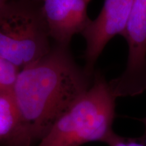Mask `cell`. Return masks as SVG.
I'll return each mask as SVG.
<instances>
[{
    "mask_svg": "<svg viewBox=\"0 0 146 146\" xmlns=\"http://www.w3.org/2000/svg\"><path fill=\"white\" fill-rule=\"evenodd\" d=\"M93 80L75 62L69 47L56 44L47 55L21 69L12 92L21 116L24 145L39 141Z\"/></svg>",
    "mask_w": 146,
    "mask_h": 146,
    "instance_id": "cell-1",
    "label": "cell"
},
{
    "mask_svg": "<svg viewBox=\"0 0 146 146\" xmlns=\"http://www.w3.org/2000/svg\"><path fill=\"white\" fill-rule=\"evenodd\" d=\"M116 98L104 77L95 74L91 87L55 122L37 146L106 143L114 133Z\"/></svg>",
    "mask_w": 146,
    "mask_h": 146,
    "instance_id": "cell-2",
    "label": "cell"
},
{
    "mask_svg": "<svg viewBox=\"0 0 146 146\" xmlns=\"http://www.w3.org/2000/svg\"><path fill=\"white\" fill-rule=\"evenodd\" d=\"M51 41L40 4L10 0L0 10V57L20 70L48 54Z\"/></svg>",
    "mask_w": 146,
    "mask_h": 146,
    "instance_id": "cell-3",
    "label": "cell"
},
{
    "mask_svg": "<svg viewBox=\"0 0 146 146\" xmlns=\"http://www.w3.org/2000/svg\"><path fill=\"white\" fill-rule=\"evenodd\" d=\"M128 60L125 70L109 82L116 98L133 96L146 90V0H133L123 35Z\"/></svg>",
    "mask_w": 146,
    "mask_h": 146,
    "instance_id": "cell-4",
    "label": "cell"
},
{
    "mask_svg": "<svg viewBox=\"0 0 146 146\" xmlns=\"http://www.w3.org/2000/svg\"><path fill=\"white\" fill-rule=\"evenodd\" d=\"M133 0H105L98 17L90 20L81 34L86 42L84 70L94 76V66L107 43L114 36H123Z\"/></svg>",
    "mask_w": 146,
    "mask_h": 146,
    "instance_id": "cell-5",
    "label": "cell"
},
{
    "mask_svg": "<svg viewBox=\"0 0 146 146\" xmlns=\"http://www.w3.org/2000/svg\"><path fill=\"white\" fill-rule=\"evenodd\" d=\"M90 0H44L40 4L49 33L54 44L69 47L74 35L81 33L90 19Z\"/></svg>",
    "mask_w": 146,
    "mask_h": 146,
    "instance_id": "cell-6",
    "label": "cell"
},
{
    "mask_svg": "<svg viewBox=\"0 0 146 146\" xmlns=\"http://www.w3.org/2000/svg\"><path fill=\"white\" fill-rule=\"evenodd\" d=\"M0 141L8 146H25L21 116L12 90L0 92Z\"/></svg>",
    "mask_w": 146,
    "mask_h": 146,
    "instance_id": "cell-7",
    "label": "cell"
},
{
    "mask_svg": "<svg viewBox=\"0 0 146 146\" xmlns=\"http://www.w3.org/2000/svg\"><path fill=\"white\" fill-rule=\"evenodd\" d=\"M20 69L0 57V92L13 89Z\"/></svg>",
    "mask_w": 146,
    "mask_h": 146,
    "instance_id": "cell-8",
    "label": "cell"
},
{
    "mask_svg": "<svg viewBox=\"0 0 146 146\" xmlns=\"http://www.w3.org/2000/svg\"><path fill=\"white\" fill-rule=\"evenodd\" d=\"M106 143H107L109 146H128L127 139L118 135L115 133L110 136Z\"/></svg>",
    "mask_w": 146,
    "mask_h": 146,
    "instance_id": "cell-9",
    "label": "cell"
},
{
    "mask_svg": "<svg viewBox=\"0 0 146 146\" xmlns=\"http://www.w3.org/2000/svg\"><path fill=\"white\" fill-rule=\"evenodd\" d=\"M127 143L128 146H146L143 140L140 141V140L128 139H127Z\"/></svg>",
    "mask_w": 146,
    "mask_h": 146,
    "instance_id": "cell-10",
    "label": "cell"
},
{
    "mask_svg": "<svg viewBox=\"0 0 146 146\" xmlns=\"http://www.w3.org/2000/svg\"><path fill=\"white\" fill-rule=\"evenodd\" d=\"M9 1H10V0H0V10L7 4V3Z\"/></svg>",
    "mask_w": 146,
    "mask_h": 146,
    "instance_id": "cell-11",
    "label": "cell"
},
{
    "mask_svg": "<svg viewBox=\"0 0 146 146\" xmlns=\"http://www.w3.org/2000/svg\"><path fill=\"white\" fill-rule=\"evenodd\" d=\"M143 121L144 124H145V137H146V117L143 120Z\"/></svg>",
    "mask_w": 146,
    "mask_h": 146,
    "instance_id": "cell-12",
    "label": "cell"
}]
</instances>
